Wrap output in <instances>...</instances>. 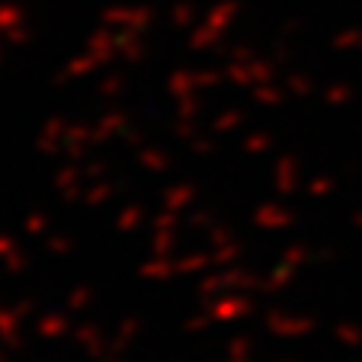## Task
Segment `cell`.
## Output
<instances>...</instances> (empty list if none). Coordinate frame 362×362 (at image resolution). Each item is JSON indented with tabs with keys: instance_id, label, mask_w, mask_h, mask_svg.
Returning <instances> with one entry per match:
<instances>
[]
</instances>
